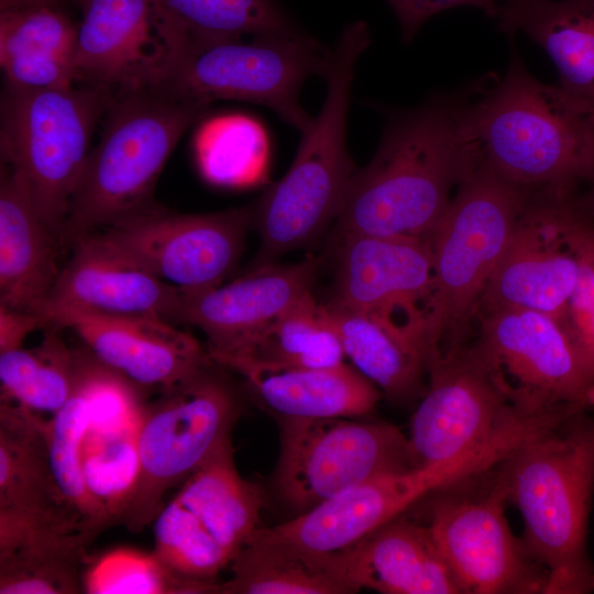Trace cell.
I'll return each mask as SVG.
<instances>
[{
    "label": "cell",
    "mask_w": 594,
    "mask_h": 594,
    "mask_svg": "<svg viewBox=\"0 0 594 594\" xmlns=\"http://www.w3.org/2000/svg\"><path fill=\"white\" fill-rule=\"evenodd\" d=\"M470 95L432 94L389 111L373 158L349 183L336 220L340 235L428 239L452 189L479 166L464 121Z\"/></svg>",
    "instance_id": "obj_1"
},
{
    "label": "cell",
    "mask_w": 594,
    "mask_h": 594,
    "mask_svg": "<svg viewBox=\"0 0 594 594\" xmlns=\"http://www.w3.org/2000/svg\"><path fill=\"white\" fill-rule=\"evenodd\" d=\"M464 113L479 164L527 196L571 195L594 176V111L535 78L513 54Z\"/></svg>",
    "instance_id": "obj_2"
},
{
    "label": "cell",
    "mask_w": 594,
    "mask_h": 594,
    "mask_svg": "<svg viewBox=\"0 0 594 594\" xmlns=\"http://www.w3.org/2000/svg\"><path fill=\"white\" fill-rule=\"evenodd\" d=\"M578 413L525 441L496 466L493 484L524 521L531 556L544 568L543 594L594 591L587 522L594 492V418Z\"/></svg>",
    "instance_id": "obj_3"
},
{
    "label": "cell",
    "mask_w": 594,
    "mask_h": 594,
    "mask_svg": "<svg viewBox=\"0 0 594 594\" xmlns=\"http://www.w3.org/2000/svg\"><path fill=\"white\" fill-rule=\"evenodd\" d=\"M209 105L162 87L114 94L69 204L63 250L152 206L169 155Z\"/></svg>",
    "instance_id": "obj_4"
},
{
    "label": "cell",
    "mask_w": 594,
    "mask_h": 594,
    "mask_svg": "<svg viewBox=\"0 0 594 594\" xmlns=\"http://www.w3.org/2000/svg\"><path fill=\"white\" fill-rule=\"evenodd\" d=\"M369 44L366 25L356 22L331 48L324 102L301 131L286 174L253 205L252 227L260 237L254 265L274 263L307 245L337 220L356 169L346 145V122L355 65Z\"/></svg>",
    "instance_id": "obj_5"
},
{
    "label": "cell",
    "mask_w": 594,
    "mask_h": 594,
    "mask_svg": "<svg viewBox=\"0 0 594 594\" xmlns=\"http://www.w3.org/2000/svg\"><path fill=\"white\" fill-rule=\"evenodd\" d=\"M528 198L479 164L430 232L427 326L431 355L468 342L477 305Z\"/></svg>",
    "instance_id": "obj_6"
},
{
    "label": "cell",
    "mask_w": 594,
    "mask_h": 594,
    "mask_svg": "<svg viewBox=\"0 0 594 594\" xmlns=\"http://www.w3.org/2000/svg\"><path fill=\"white\" fill-rule=\"evenodd\" d=\"M114 94L82 84L29 89L4 84L0 150L41 219L63 237L96 125Z\"/></svg>",
    "instance_id": "obj_7"
},
{
    "label": "cell",
    "mask_w": 594,
    "mask_h": 594,
    "mask_svg": "<svg viewBox=\"0 0 594 594\" xmlns=\"http://www.w3.org/2000/svg\"><path fill=\"white\" fill-rule=\"evenodd\" d=\"M212 364L145 405L136 430L139 482L121 521L133 532L152 525L168 490L182 485L231 440L239 404Z\"/></svg>",
    "instance_id": "obj_8"
},
{
    "label": "cell",
    "mask_w": 594,
    "mask_h": 594,
    "mask_svg": "<svg viewBox=\"0 0 594 594\" xmlns=\"http://www.w3.org/2000/svg\"><path fill=\"white\" fill-rule=\"evenodd\" d=\"M274 481L298 514L375 477L414 469L408 437L384 421L276 416Z\"/></svg>",
    "instance_id": "obj_9"
},
{
    "label": "cell",
    "mask_w": 594,
    "mask_h": 594,
    "mask_svg": "<svg viewBox=\"0 0 594 594\" xmlns=\"http://www.w3.org/2000/svg\"><path fill=\"white\" fill-rule=\"evenodd\" d=\"M331 50L304 32L202 46L161 86L183 98L248 101L270 108L304 131L311 117L299 102L305 80L324 77Z\"/></svg>",
    "instance_id": "obj_10"
},
{
    "label": "cell",
    "mask_w": 594,
    "mask_h": 594,
    "mask_svg": "<svg viewBox=\"0 0 594 594\" xmlns=\"http://www.w3.org/2000/svg\"><path fill=\"white\" fill-rule=\"evenodd\" d=\"M579 194L527 199L477 309L524 308L558 320L581 274L594 217Z\"/></svg>",
    "instance_id": "obj_11"
},
{
    "label": "cell",
    "mask_w": 594,
    "mask_h": 594,
    "mask_svg": "<svg viewBox=\"0 0 594 594\" xmlns=\"http://www.w3.org/2000/svg\"><path fill=\"white\" fill-rule=\"evenodd\" d=\"M253 206L175 213L155 202L95 232L106 244L185 294L219 286L238 265Z\"/></svg>",
    "instance_id": "obj_12"
},
{
    "label": "cell",
    "mask_w": 594,
    "mask_h": 594,
    "mask_svg": "<svg viewBox=\"0 0 594 594\" xmlns=\"http://www.w3.org/2000/svg\"><path fill=\"white\" fill-rule=\"evenodd\" d=\"M528 411L537 410L512 399L472 343L437 353L429 361L427 387L410 420L407 437L413 465L471 451Z\"/></svg>",
    "instance_id": "obj_13"
},
{
    "label": "cell",
    "mask_w": 594,
    "mask_h": 594,
    "mask_svg": "<svg viewBox=\"0 0 594 594\" xmlns=\"http://www.w3.org/2000/svg\"><path fill=\"white\" fill-rule=\"evenodd\" d=\"M76 84L112 94L163 85L196 52L154 0H78Z\"/></svg>",
    "instance_id": "obj_14"
},
{
    "label": "cell",
    "mask_w": 594,
    "mask_h": 594,
    "mask_svg": "<svg viewBox=\"0 0 594 594\" xmlns=\"http://www.w3.org/2000/svg\"><path fill=\"white\" fill-rule=\"evenodd\" d=\"M474 319L472 345L517 405L594 408V383L556 319L524 308L477 309Z\"/></svg>",
    "instance_id": "obj_15"
},
{
    "label": "cell",
    "mask_w": 594,
    "mask_h": 594,
    "mask_svg": "<svg viewBox=\"0 0 594 594\" xmlns=\"http://www.w3.org/2000/svg\"><path fill=\"white\" fill-rule=\"evenodd\" d=\"M506 501L493 484L483 495L447 497L435 504L430 530L462 594H536L544 568L512 531Z\"/></svg>",
    "instance_id": "obj_16"
},
{
    "label": "cell",
    "mask_w": 594,
    "mask_h": 594,
    "mask_svg": "<svg viewBox=\"0 0 594 594\" xmlns=\"http://www.w3.org/2000/svg\"><path fill=\"white\" fill-rule=\"evenodd\" d=\"M40 317L45 328L72 330L100 363L140 388L168 389L212 362L196 338L162 318L77 308Z\"/></svg>",
    "instance_id": "obj_17"
},
{
    "label": "cell",
    "mask_w": 594,
    "mask_h": 594,
    "mask_svg": "<svg viewBox=\"0 0 594 594\" xmlns=\"http://www.w3.org/2000/svg\"><path fill=\"white\" fill-rule=\"evenodd\" d=\"M320 266L321 261L314 256L288 265H254L224 285L184 293L177 322L204 332L210 358L241 352L311 292Z\"/></svg>",
    "instance_id": "obj_18"
},
{
    "label": "cell",
    "mask_w": 594,
    "mask_h": 594,
    "mask_svg": "<svg viewBox=\"0 0 594 594\" xmlns=\"http://www.w3.org/2000/svg\"><path fill=\"white\" fill-rule=\"evenodd\" d=\"M452 475L448 464L435 463L375 477L258 531L317 552L344 551L430 493L447 487Z\"/></svg>",
    "instance_id": "obj_19"
},
{
    "label": "cell",
    "mask_w": 594,
    "mask_h": 594,
    "mask_svg": "<svg viewBox=\"0 0 594 594\" xmlns=\"http://www.w3.org/2000/svg\"><path fill=\"white\" fill-rule=\"evenodd\" d=\"M431 279L427 239L341 234L330 301L367 314L427 319Z\"/></svg>",
    "instance_id": "obj_20"
},
{
    "label": "cell",
    "mask_w": 594,
    "mask_h": 594,
    "mask_svg": "<svg viewBox=\"0 0 594 594\" xmlns=\"http://www.w3.org/2000/svg\"><path fill=\"white\" fill-rule=\"evenodd\" d=\"M51 295L38 312L77 308L177 322L183 292L91 233L72 246Z\"/></svg>",
    "instance_id": "obj_21"
},
{
    "label": "cell",
    "mask_w": 594,
    "mask_h": 594,
    "mask_svg": "<svg viewBox=\"0 0 594 594\" xmlns=\"http://www.w3.org/2000/svg\"><path fill=\"white\" fill-rule=\"evenodd\" d=\"M324 306L346 359L383 395L399 403L424 395L431 358L425 322L362 312L332 301Z\"/></svg>",
    "instance_id": "obj_22"
},
{
    "label": "cell",
    "mask_w": 594,
    "mask_h": 594,
    "mask_svg": "<svg viewBox=\"0 0 594 594\" xmlns=\"http://www.w3.org/2000/svg\"><path fill=\"white\" fill-rule=\"evenodd\" d=\"M212 361L239 374L276 416L356 418L371 413L382 392L352 365L331 369L275 365L244 356Z\"/></svg>",
    "instance_id": "obj_23"
},
{
    "label": "cell",
    "mask_w": 594,
    "mask_h": 594,
    "mask_svg": "<svg viewBox=\"0 0 594 594\" xmlns=\"http://www.w3.org/2000/svg\"><path fill=\"white\" fill-rule=\"evenodd\" d=\"M91 541L73 522L0 512V594H77Z\"/></svg>",
    "instance_id": "obj_24"
},
{
    "label": "cell",
    "mask_w": 594,
    "mask_h": 594,
    "mask_svg": "<svg viewBox=\"0 0 594 594\" xmlns=\"http://www.w3.org/2000/svg\"><path fill=\"white\" fill-rule=\"evenodd\" d=\"M61 238L41 219L23 186L1 163L0 306L38 315L58 278Z\"/></svg>",
    "instance_id": "obj_25"
},
{
    "label": "cell",
    "mask_w": 594,
    "mask_h": 594,
    "mask_svg": "<svg viewBox=\"0 0 594 594\" xmlns=\"http://www.w3.org/2000/svg\"><path fill=\"white\" fill-rule=\"evenodd\" d=\"M358 590L383 594H462L429 526L400 516L344 550Z\"/></svg>",
    "instance_id": "obj_26"
},
{
    "label": "cell",
    "mask_w": 594,
    "mask_h": 594,
    "mask_svg": "<svg viewBox=\"0 0 594 594\" xmlns=\"http://www.w3.org/2000/svg\"><path fill=\"white\" fill-rule=\"evenodd\" d=\"M78 28L59 0L0 8L4 84L29 89L74 86Z\"/></svg>",
    "instance_id": "obj_27"
},
{
    "label": "cell",
    "mask_w": 594,
    "mask_h": 594,
    "mask_svg": "<svg viewBox=\"0 0 594 594\" xmlns=\"http://www.w3.org/2000/svg\"><path fill=\"white\" fill-rule=\"evenodd\" d=\"M508 36L522 33L554 64L559 86L594 111V0H519L495 16Z\"/></svg>",
    "instance_id": "obj_28"
},
{
    "label": "cell",
    "mask_w": 594,
    "mask_h": 594,
    "mask_svg": "<svg viewBox=\"0 0 594 594\" xmlns=\"http://www.w3.org/2000/svg\"><path fill=\"white\" fill-rule=\"evenodd\" d=\"M219 594H350L343 551L322 553L267 538L258 528L231 564Z\"/></svg>",
    "instance_id": "obj_29"
},
{
    "label": "cell",
    "mask_w": 594,
    "mask_h": 594,
    "mask_svg": "<svg viewBox=\"0 0 594 594\" xmlns=\"http://www.w3.org/2000/svg\"><path fill=\"white\" fill-rule=\"evenodd\" d=\"M46 430L43 416L0 400V510L66 519L80 528L56 488Z\"/></svg>",
    "instance_id": "obj_30"
},
{
    "label": "cell",
    "mask_w": 594,
    "mask_h": 594,
    "mask_svg": "<svg viewBox=\"0 0 594 594\" xmlns=\"http://www.w3.org/2000/svg\"><path fill=\"white\" fill-rule=\"evenodd\" d=\"M174 498L231 562L260 528L262 493L240 474L232 440L199 466L180 485Z\"/></svg>",
    "instance_id": "obj_31"
},
{
    "label": "cell",
    "mask_w": 594,
    "mask_h": 594,
    "mask_svg": "<svg viewBox=\"0 0 594 594\" xmlns=\"http://www.w3.org/2000/svg\"><path fill=\"white\" fill-rule=\"evenodd\" d=\"M38 344L0 352L1 399L31 413L53 416L70 398L76 383L78 351L62 329L51 326Z\"/></svg>",
    "instance_id": "obj_32"
},
{
    "label": "cell",
    "mask_w": 594,
    "mask_h": 594,
    "mask_svg": "<svg viewBox=\"0 0 594 594\" xmlns=\"http://www.w3.org/2000/svg\"><path fill=\"white\" fill-rule=\"evenodd\" d=\"M309 369H331L346 359L341 338L324 305L311 292L299 298L249 346L228 355Z\"/></svg>",
    "instance_id": "obj_33"
},
{
    "label": "cell",
    "mask_w": 594,
    "mask_h": 594,
    "mask_svg": "<svg viewBox=\"0 0 594 594\" xmlns=\"http://www.w3.org/2000/svg\"><path fill=\"white\" fill-rule=\"evenodd\" d=\"M198 48L243 36L300 32L275 0H154Z\"/></svg>",
    "instance_id": "obj_34"
},
{
    "label": "cell",
    "mask_w": 594,
    "mask_h": 594,
    "mask_svg": "<svg viewBox=\"0 0 594 594\" xmlns=\"http://www.w3.org/2000/svg\"><path fill=\"white\" fill-rule=\"evenodd\" d=\"M195 157L202 178L226 188H245L264 179L268 144L254 119L229 114L205 121L196 133Z\"/></svg>",
    "instance_id": "obj_35"
},
{
    "label": "cell",
    "mask_w": 594,
    "mask_h": 594,
    "mask_svg": "<svg viewBox=\"0 0 594 594\" xmlns=\"http://www.w3.org/2000/svg\"><path fill=\"white\" fill-rule=\"evenodd\" d=\"M89 426L88 404L76 376L70 398L47 419V447L58 494L92 541L108 525L91 499L82 476L81 451Z\"/></svg>",
    "instance_id": "obj_36"
},
{
    "label": "cell",
    "mask_w": 594,
    "mask_h": 594,
    "mask_svg": "<svg viewBox=\"0 0 594 594\" xmlns=\"http://www.w3.org/2000/svg\"><path fill=\"white\" fill-rule=\"evenodd\" d=\"M81 588L87 594H219V583L179 575L154 551L131 547L87 558Z\"/></svg>",
    "instance_id": "obj_37"
},
{
    "label": "cell",
    "mask_w": 594,
    "mask_h": 594,
    "mask_svg": "<svg viewBox=\"0 0 594 594\" xmlns=\"http://www.w3.org/2000/svg\"><path fill=\"white\" fill-rule=\"evenodd\" d=\"M81 468L86 488L108 528L121 524L140 476L136 431L114 436L88 432Z\"/></svg>",
    "instance_id": "obj_38"
},
{
    "label": "cell",
    "mask_w": 594,
    "mask_h": 594,
    "mask_svg": "<svg viewBox=\"0 0 594 594\" xmlns=\"http://www.w3.org/2000/svg\"><path fill=\"white\" fill-rule=\"evenodd\" d=\"M154 552L185 578L215 581L230 558L194 522L189 512L173 497L154 518Z\"/></svg>",
    "instance_id": "obj_39"
},
{
    "label": "cell",
    "mask_w": 594,
    "mask_h": 594,
    "mask_svg": "<svg viewBox=\"0 0 594 594\" xmlns=\"http://www.w3.org/2000/svg\"><path fill=\"white\" fill-rule=\"evenodd\" d=\"M77 381L86 397L90 433L135 432L145 404L140 387L100 363L87 349L78 351Z\"/></svg>",
    "instance_id": "obj_40"
},
{
    "label": "cell",
    "mask_w": 594,
    "mask_h": 594,
    "mask_svg": "<svg viewBox=\"0 0 594 594\" xmlns=\"http://www.w3.org/2000/svg\"><path fill=\"white\" fill-rule=\"evenodd\" d=\"M557 322L594 383V232L585 245L578 284Z\"/></svg>",
    "instance_id": "obj_41"
},
{
    "label": "cell",
    "mask_w": 594,
    "mask_h": 594,
    "mask_svg": "<svg viewBox=\"0 0 594 594\" xmlns=\"http://www.w3.org/2000/svg\"><path fill=\"white\" fill-rule=\"evenodd\" d=\"M393 9L402 31V40L409 43L420 28L433 15L462 6L483 10L492 18L496 16L498 0H386Z\"/></svg>",
    "instance_id": "obj_42"
},
{
    "label": "cell",
    "mask_w": 594,
    "mask_h": 594,
    "mask_svg": "<svg viewBox=\"0 0 594 594\" xmlns=\"http://www.w3.org/2000/svg\"><path fill=\"white\" fill-rule=\"evenodd\" d=\"M37 329H44L38 315L0 306V352L22 346L25 338Z\"/></svg>",
    "instance_id": "obj_43"
},
{
    "label": "cell",
    "mask_w": 594,
    "mask_h": 594,
    "mask_svg": "<svg viewBox=\"0 0 594 594\" xmlns=\"http://www.w3.org/2000/svg\"><path fill=\"white\" fill-rule=\"evenodd\" d=\"M584 187L585 189L579 194V202L587 213L594 217V176Z\"/></svg>",
    "instance_id": "obj_44"
},
{
    "label": "cell",
    "mask_w": 594,
    "mask_h": 594,
    "mask_svg": "<svg viewBox=\"0 0 594 594\" xmlns=\"http://www.w3.org/2000/svg\"><path fill=\"white\" fill-rule=\"evenodd\" d=\"M503 1H504L503 4H505V3L516 2V1H519V0H503Z\"/></svg>",
    "instance_id": "obj_45"
}]
</instances>
